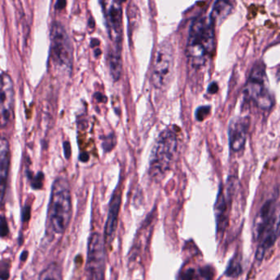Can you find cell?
Listing matches in <instances>:
<instances>
[{
	"label": "cell",
	"instance_id": "1",
	"mask_svg": "<svg viewBox=\"0 0 280 280\" xmlns=\"http://www.w3.org/2000/svg\"><path fill=\"white\" fill-rule=\"evenodd\" d=\"M72 215V194L69 182L65 178H58L51 188L47 212V231L53 235L64 234Z\"/></svg>",
	"mask_w": 280,
	"mask_h": 280
},
{
	"label": "cell",
	"instance_id": "2",
	"mask_svg": "<svg viewBox=\"0 0 280 280\" xmlns=\"http://www.w3.org/2000/svg\"><path fill=\"white\" fill-rule=\"evenodd\" d=\"M214 49V25L210 19L198 17L190 26L187 43V57L192 67L200 68L212 55Z\"/></svg>",
	"mask_w": 280,
	"mask_h": 280
},
{
	"label": "cell",
	"instance_id": "3",
	"mask_svg": "<svg viewBox=\"0 0 280 280\" xmlns=\"http://www.w3.org/2000/svg\"><path fill=\"white\" fill-rule=\"evenodd\" d=\"M178 149L176 132L166 129L158 136L149 160V173L153 179H162L169 170Z\"/></svg>",
	"mask_w": 280,
	"mask_h": 280
},
{
	"label": "cell",
	"instance_id": "4",
	"mask_svg": "<svg viewBox=\"0 0 280 280\" xmlns=\"http://www.w3.org/2000/svg\"><path fill=\"white\" fill-rule=\"evenodd\" d=\"M72 46L64 26L54 21L50 28V59L60 72H71L72 67Z\"/></svg>",
	"mask_w": 280,
	"mask_h": 280
},
{
	"label": "cell",
	"instance_id": "5",
	"mask_svg": "<svg viewBox=\"0 0 280 280\" xmlns=\"http://www.w3.org/2000/svg\"><path fill=\"white\" fill-rule=\"evenodd\" d=\"M244 93L260 109L268 110L272 108L274 98L268 87L265 67L262 62L256 63L252 67Z\"/></svg>",
	"mask_w": 280,
	"mask_h": 280
},
{
	"label": "cell",
	"instance_id": "6",
	"mask_svg": "<svg viewBox=\"0 0 280 280\" xmlns=\"http://www.w3.org/2000/svg\"><path fill=\"white\" fill-rule=\"evenodd\" d=\"M174 69V51L169 43L158 46L151 68V83L154 87L163 90L170 82Z\"/></svg>",
	"mask_w": 280,
	"mask_h": 280
},
{
	"label": "cell",
	"instance_id": "7",
	"mask_svg": "<svg viewBox=\"0 0 280 280\" xmlns=\"http://www.w3.org/2000/svg\"><path fill=\"white\" fill-rule=\"evenodd\" d=\"M105 268V241L98 232L90 236L87 247L86 271L89 280H104Z\"/></svg>",
	"mask_w": 280,
	"mask_h": 280
},
{
	"label": "cell",
	"instance_id": "8",
	"mask_svg": "<svg viewBox=\"0 0 280 280\" xmlns=\"http://www.w3.org/2000/svg\"><path fill=\"white\" fill-rule=\"evenodd\" d=\"M107 32L112 41V48L121 49L123 40V10L120 2L100 1Z\"/></svg>",
	"mask_w": 280,
	"mask_h": 280
},
{
	"label": "cell",
	"instance_id": "9",
	"mask_svg": "<svg viewBox=\"0 0 280 280\" xmlns=\"http://www.w3.org/2000/svg\"><path fill=\"white\" fill-rule=\"evenodd\" d=\"M14 106V85L10 76L7 72L1 75V126L7 127L13 118Z\"/></svg>",
	"mask_w": 280,
	"mask_h": 280
},
{
	"label": "cell",
	"instance_id": "10",
	"mask_svg": "<svg viewBox=\"0 0 280 280\" xmlns=\"http://www.w3.org/2000/svg\"><path fill=\"white\" fill-rule=\"evenodd\" d=\"M235 189V180L230 179L227 181L226 192L224 193L223 187L219 188V194L217 198L216 203L214 206V212L216 218L217 232L221 233L227 227L228 213H229V203L231 200Z\"/></svg>",
	"mask_w": 280,
	"mask_h": 280
},
{
	"label": "cell",
	"instance_id": "11",
	"mask_svg": "<svg viewBox=\"0 0 280 280\" xmlns=\"http://www.w3.org/2000/svg\"><path fill=\"white\" fill-rule=\"evenodd\" d=\"M280 236V205H278L270 224H268L264 233L260 239L259 247L256 250V259L257 262H262L266 251L272 247Z\"/></svg>",
	"mask_w": 280,
	"mask_h": 280
},
{
	"label": "cell",
	"instance_id": "12",
	"mask_svg": "<svg viewBox=\"0 0 280 280\" xmlns=\"http://www.w3.org/2000/svg\"><path fill=\"white\" fill-rule=\"evenodd\" d=\"M248 123L246 118H233L229 126V142L230 149L240 152L245 147Z\"/></svg>",
	"mask_w": 280,
	"mask_h": 280
},
{
	"label": "cell",
	"instance_id": "13",
	"mask_svg": "<svg viewBox=\"0 0 280 280\" xmlns=\"http://www.w3.org/2000/svg\"><path fill=\"white\" fill-rule=\"evenodd\" d=\"M121 192L119 190H116L110 200V208L108 212L105 229H104V241L108 244L112 243L115 238V233L117 231L118 214L120 211Z\"/></svg>",
	"mask_w": 280,
	"mask_h": 280
},
{
	"label": "cell",
	"instance_id": "14",
	"mask_svg": "<svg viewBox=\"0 0 280 280\" xmlns=\"http://www.w3.org/2000/svg\"><path fill=\"white\" fill-rule=\"evenodd\" d=\"M276 206H277L275 204V198H271L270 200L265 201L258 214H256V218L254 219L253 228H252L253 238L255 240H260L262 238L264 230L272 219L275 210H276Z\"/></svg>",
	"mask_w": 280,
	"mask_h": 280
},
{
	"label": "cell",
	"instance_id": "15",
	"mask_svg": "<svg viewBox=\"0 0 280 280\" xmlns=\"http://www.w3.org/2000/svg\"><path fill=\"white\" fill-rule=\"evenodd\" d=\"M10 157L9 142L5 137H3L0 142V191H1L2 202H3L7 189L8 173L10 167Z\"/></svg>",
	"mask_w": 280,
	"mask_h": 280
},
{
	"label": "cell",
	"instance_id": "16",
	"mask_svg": "<svg viewBox=\"0 0 280 280\" xmlns=\"http://www.w3.org/2000/svg\"><path fill=\"white\" fill-rule=\"evenodd\" d=\"M213 277V271L211 268L187 267L179 274V280H211Z\"/></svg>",
	"mask_w": 280,
	"mask_h": 280
},
{
	"label": "cell",
	"instance_id": "17",
	"mask_svg": "<svg viewBox=\"0 0 280 280\" xmlns=\"http://www.w3.org/2000/svg\"><path fill=\"white\" fill-rule=\"evenodd\" d=\"M232 9V3L229 1L219 0L214 3L212 11L210 14V21L212 24L219 23L230 15Z\"/></svg>",
	"mask_w": 280,
	"mask_h": 280
},
{
	"label": "cell",
	"instance_id": "18",
	"mask_svg": "<svg viewBox=\"0 0 280 280\" xmlns=\"http://www.w3.org/2000/svg\"><path fill=\"white\" fill-rule=\"evenodd\" d=\"M108 64L113 79L115 81L119 80L122 74V57L120 49L111 47L108 53Z\"/></svg>",
	"mask_w": 280,
	"mask_h": 280
},
{
	"label": "cell",
	"instance_id": "19",
	"mask_svg": "<svg viewBox=\"0 0 280 280\" xmlns=\"http://www.w3.org/2000/svg\"><path fill=\"white\" fill-rule=\"evenodd\" d=\"M38 280H63L61 266L57 263H51L41 271Z\"/></svg>",
	"mask_w": 280,
	"mask_h": 280
},
{
	"label": "cell",
	"instance_id": "20",
	"mask_svg": "<svg viewBox=\"0 0 280 280\" xmlns=\"http://www.w3.org/2000/svg\"><path fill=\"white\" fill-rule=\"evenodd\" d=\"M241 273H242V267L240 263L236 260H232L229 264L228 270H226V275L229 277H238Z\"/></svg>",
	"mask_w": 280,
	"mask_h": 280
},
{
	"label": "cell",
	"instance_id": "21",
	"mask_svg": "<svg viewBox=\"0 0 280 280\" xmlns=\"http://www.w3.org/2000/svg\"><path fill=\"white\" fill-rule=\"evenodd\" d=\"M210 112H211V107L207 106V105L199 107L198 110H197V111H196L195 114L197 120H205L206 117H207V116L210 115Z\"/></svg>",
	"mask_w": 280,
	"mask_h": 280
},
{
	"label": "cell",
	"instance_id": "22",
	"mask_svg": "<svg viewBox=\"0 0 280 280\" xmlns=\"http://www.w3.org/2000/svg\"><path fill=\"white\" fill-rule=\"evenodd\" d=\"M43 179H44V177H43L42 174H38L37 177H35V181H33L32 182V186L34 188H40L42 187Z\"/></svg>",
	"mask_w": 280,
	"mask_h": 280
},
{
	"label": "cell",
	"instance_id": "23",
	"mask_svg": "<svg viewBox=\"0 0 280 280\" xmlns=\"http://www.w3.org/2000/svg\"><path fill=\"white\" fill-rule=\"evenodd\" d=\"M218 91H219V86H218V84L216 82H212L210 84L208 87V91L210 93H216Z\"/></svg>",
	"mask_w": 280,
	"mask_h": 280
},
{
	"label": "cell",
	"instance_id": "24",
	"mask_svg": "<svg viewBox=\"0 0 280 280\" xmlns=\"http://www.w3.org/2000/svg\"><path fill=\"white\" fill-rule=\"evenodd\" d=\"M278 74L280 75V69H279V72H278Z\"/></svg>",
	"mask_w": 280,
	"mask_h": 280
}]
</instances>
